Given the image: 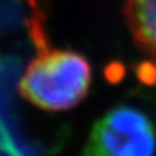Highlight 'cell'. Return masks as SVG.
I'll return each instance as SVG.
<instances>
[{"instance_id": "cell-1", "label": "cell", "mask_w": 156, "mask_h": 156, "mask_svg": "<svg viewBox=\"0 0 156 156\" xmlns=\"http://www.w3.org/2000/svg\"><path fill=\"white\" fill-rule=\"evenodd\" d=\"M91 80V65L81 53L46 48L39 51L26 66L18 90L38 108L61 112L83 101Z\"/></svg>"}, {"instance_id": "cell-2", "label": "cell", "mask_w": 156, "mask_h": 156, "mask_svg": "<svg viewBox=\"0 0 156 156\" xmlns=\"http://www.w3.org/2000/svg\"><path fill=\"white\" fill-rule=\"evenodd\" d=\"M156 131L150 117L130 105H119L92 126L82 156H154Z\"/></svg>"}, {"instance_id": "cell-3", "label": "cell", "mask_w": 156, "mask_h": 156, "mask_svg": "<svg viewBox=\"0 0 156 156\" xmlns=\"http://www.w3.org/2000/svg\"><path fill=\"white\" fill-rule=\"evenodd\" d=\"M125 16L134 43L146 56L136 68L138 78L156 86V0H126Z\"/></svg>"}]
</instances>
